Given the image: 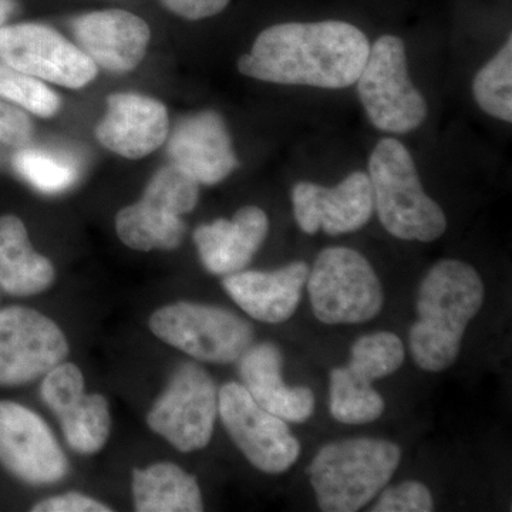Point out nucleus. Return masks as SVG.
<instances>
[{"label":"nucleus","instance_id":"obj_16","mask_svg":"<svg viewBox=\"0 0 512 512\" xmlns=\"http://www.w3.org/2000/svg\"><path fill=\"white\" fill-rule=\"evenodd\" d=\"M77 46L110 73L133 72L146 57L151 40L148 23L123 9L96 10L73 20Z\"/></svg>","mask_w":512,"mask_h":512},{"label":"nucleus","instance_id":"obj_11","mask_svg":"<svg viewBox=\"0 0 512 512\" xmlns=\"http://www.w3.org/2000/svg\"><path fill=\"white\" fill-rule=\"evenodd\" d=\"M67 356L69 342L52 319L26 306L0 311V386L35 382Z\"/></svg>","mask_w":512,"mask_h":512},{"label":"nucleus","instance_id":"obj_21","mask_svg":"<svg viewBox=\"0 0 512 512\" xmlns=\"http://www.w3.org/2000/svg\"><path fill=\"white\" fill-rule=\"evenodd\" d=\"M55 279V266L35 251L23 221L0 215V288L9 295L32 296L45 292Z\"/></svg>","mask_w":512,"mask_h":512},{"label":"nucleus","instance_id":"obj_17","mask_svg":"<svg viewBox=\"0 0 512 512\" xmlns=\"http://www.w3.org/2000/svg\"><path fill=\"white\" fill-rule=\"evenodd\" d=\"M97 141L117 156L140 160L163 146L170 136L167 107L153 97L114 93L107 113L96 126Z\"/></svg>","mask_w":512,"mask_h":512},{"label":"nucleus","instance_id":"obj_12","mask_svg":"<svg viewBox=\"0 0 512 512\" xmlns=\"http://www.w3.org/2000/svg\"><path fill=\"white\" fill-rule=\"evenodd\" d=\"M0 464L30 485L59 483L69 473L66 454L46 421L9 400H0Z\"/></svg>","mask_w":512,"mask_h":512},{"label":"nucleus","instance_id":"obj_20","mask_svg":"<svg viewBox=\"0 0 512 512\" xmlns=\"http://www.w3.org/2000/svg\"><path fill=\"white\" fill-rule=\"evenodd\" d=\"M242 386L259 406L291 423H305L315 412V394L309 387L286 386L284 356L271 342L249 346L238 359Z\"/></svg>","mask_w":512,"mask_h":512},{"label":"nucleus","instance_id":"obj_24","mask_svg":"<svg viewBox=\"0 0 512 512\" xmlns=\"http://www.w3.org/2000/svg\"><path fill=\"white\" fill-rule=\"evenodd\" d=\"M329 410L343 424H367L384 412V400L372 382L353 373L348 366L330 372Z\"/></svg>","mask_w":512,"mask_h":512},{"label":"nucleus","instance_id":"obj_18","mask_svg":"<svg viewBox=\"0 0 512 512\" xmlns=\"http://www.w3.org/2000/svg\"><path fill=\"white\" fill-rule=\"evenodd\" d=\"M308 275L309 265L295 261L275 271L235 272L224 276L222 286L251 318L278 325L298 309Z\"/></svg>","mask_w":512,"mask_h":512},{"label":"nucleus","instance_id":"obj_13","mask_svg":"<svg viewBox=\"0 0 512 512\" xmlns=\"http://www.w3.org/2000/svg\"><path fill=\"white\" fill-rule=\"evenodd\" d=\"M291 200L296 224L308 235L319 231L330 237L352 234L365 227L375 212L372 184L365 171H353L333 187L298 181Z\"/></svg>","mask_w":512,"mask_h":512},{"label":"nucleus","instance_id":"obj_34","mask_svg":"<svg viewBox=\"0 0 512 512\" xmlns=\"http://www.w3.org/2000/svg\"><path fill=\"white\" fill-rule=\"evenodd\" d=\"M13 10H15V3H13V0H0V13H3V15L10 16V13H13Z\"/></svg>","mask_w":512,"mask_h":512},{"label":"nucleus","instance_id":"obj_32","mask_svg":"<svg viewBox=\"0 0 512 512\" xmlns=\"http://www.w3.org/2000/svg\"><path fill=\"white\" fill-rule=\"evenodd\" d=\"M160 3L178 18L198 22L220 15L231 0H160Z\"/></svg>","mask_w":512,"mask_h":512},{"label":"nucleus","instance_id":"obj_29","mask_svg":"<svg viewBox=\"0 0 512 512\" xmlns=\"http://www.w3.org/2000/svg\"><path fill=\"white\" fill-rule=\"evenodd\" d=\"M16 170L36 190L57 194L72 187L76 168L67 161L42 150H22L13 158Z\"/></svg>","mask_w":512,"mask_h":512},{"label":"nucleus","instance_id":"obj_27","mask_svg":"<svg viewBox=\"0 0 512 512\" xmlns=\"http://www.w3.org/2000/svg\"><path fill=\"white\" fill-rule=\"evenodd\" d=\"M200 185L177 165L168 164L151 178L141 201L158 210L184 217L197 207L200 200Z\"/></svg>","mask_w":512,"mask_h":512},{"label":"nucleus","instance_id":"obj_2","mask_svg":"<svg viewBox=\"0 0 512 512\" xmlns=\"http://www.w3.org/2000/svg\"><path fill=\"white\" fill-rule=\"evenodd\" d=\"M484 284L476 268L460 259L431 266L417 293L419 319L410 329L414 362L439 373L456 362L468 323L484 303Z\"/></svg>","mask_w":512,"mask_h":512},{"label":"nucleus","instance_id":"obj_6","mask_svg":"<svg viewBox=\"0 0 512 512\" xmlns=\"http://www.w3.org/2000/svg\"><path fill=\"white\" fill-rule=\"evenodd\" d=\"M313 315L326 325H356L383 309L382 284L366 256L348 247H329L316 256L306 281Z\"/></svg>","mask_w":512,"mask_h":512},{"label":"nucleus","instance_id":"obj_7","mask_svg":"<svg viewBox=\"0 0 512 512\" xmlns=\"http://www.w3.org/2000/svg\"><path fill=\"white\" fill-rule=\"evenodd\" d=\"M150 329L167 345L215 365L238 362L254 345V329L247 320L228 309L204 303L163 306L151 316Z\"/></svg>","mask_w":512,"mask_h":512},{"label":"nucleus","instance_id":"obj_33","mask_svg":"<svg viewBox=\"0 0 512 512\" xmlns=\"http://www.w3.org/2000/svg\"><path fill=\"white\" fill-rule=\"evenodd\" d=\"M33 512H110L111 508L94 498L79 493H67L46 498L33 505Z\"/></svg>","mask_w":512,"mask_h":512},{"label":"nucleus","instance_id":"obj_10","mask_svg":"<svg viewBox=\"0 0 512 512\" xmlns=\"http://www.w3.org/2000/svg\"><path fill=\"white\" fill-rule=\"evenodd\" d=\"M218 414L235 446L258 470L281 474L298 461L301 444L288 424L259 406L242 384L221 387Z\"/></svg>","mask_w":512,"mask_h":512},{"label":"nucleus","instance_id":"obj_5","mask_svg":"<svg viewBox=\"0 0 512 512\" xmlns=\"http://www.w3.org/2000/svg\"><path fill=\"white\" fill-rule=\"evenodd\" d=\"M355 86L367 120L384 134L406 136L419 130L429 116L426 97L410 76L402 37H377Z\"/></svg>","mask_w":512,"mask_h":512},{"label":"nucleus","instance_id":"obj_35","mask_svg":"<svg viewBox=\"0 0 512 512\" xmlns=\"http://www.w3.org/2000/svg\"><path fill=\"white\" fill-rule=\"evenodd\" d=\"M6 19H8V16L3 15V13H0V26H3V23L6 22Z\"/></svg>","mask_w":512,"mask_h":512},{"label":"nucleus","instance_id":"obj_1","mask_svg":"<svg viewBox=\"0 0 512 512\" xmlns=\"http://www.w3.org/2000/svg\"><path fill=\"white\" fill-rule=\"evenodd\" d=\"M369 49L366 33L346 20L276 23L239 57L238 70L278 86L345 90L355 86Z\"/></svg>","mask_w":512,"mask_h":512},{"label":"nucleus","instance_id":"obj_9","mask_svg":"<svg viewBox=\"0 0 512 512\" xmlns=\"http://www.w3.org/2000/svg\"><path fill=\"white\" fill-rule=\"evenodd\" d=\"M0 62L66 89L89 86L99 67L79 46L42 23L0 26Z\"/></svg>","mask_w":512,"mask_h":512},{"label":"nucleus","instance_id":"obj_3","mask_svg":"<svg viewBox=\"0 0 512 512\" xmlns=\"http://www.w3.org/2000/svg\"><path fill=\"white\" fill-rule=\"evenodd\" d=\"M367 175L383 228L402 241L433 242L443 237L447 217L424 190L409 148L394 136L377 141Z\"/></svg>","mask_w":512,"mask_h":512},{"label":"nucleus","instance_id":"obj_23","mask_svg":"<svg viewBox=\"0 0 512 512\" xmlns=\"http://www.w3.org/2000/svg\"><path fill=\"white\" fill-rule=\"evenodd\" d=\"M116 232L120 241L134 251H173L183 244L187 225L183 217L158 210L140 200L119 211Z\"/></svg>","mask_w":512,"mask_h":512},{"label":"nucleus","instance_id":"obj_14","mask_svg":"<svg viewBox=\"0 0 512 512\" xmlns=\"http://www.w3.org/2000/svg\"><path fill=\"white\" fill-rule=\"evenodd\" d=\"M43 402L56 414L64 439L80 454L99 453L111 430L109 402L101 394H87L82 370L63 362L43 376Z\"/></svg>","mask_w":512,"mask_h":512},{"label":"nucleus","instance_id":"obj_25","mask_svg":"<svg viewBox=\"0 0 512 512\" xmlns=\"http://www.w3.org/2000/svg\"><path fill=\"white\" fill-rule=\"evenodd\" d=\"M473 99L487 116L511 124L512 121V37L474 74Z\"/></svg>","mask_w":512,"mask_h":512},{"label":"nucleus","instance_id":"obj_15","mask_svg":"<svg viewBox=\"0 0 512 512\" xmlns=\"http://www.w3.org/2000/svg\"><path fill=\"white\" fill-rule=\"evenodd\" d=\"M168 157L202 185L220 184L239 167L227 124L214 110L190 114L177 124Z\"/></svg>","mask_w":512,"mask_h":512},{"label":"nucleus","instance_id":"obj_8","mask_svg":"<svg viewBox=\"0 0 512 512\" xmlns=\"http://www.w3.org/2000/svg\"><path fill=\"white\" fill-rule=\"evenodd\" d=\"M218 416V390L204 367L185 362L148 412V427L183 453L210 444Z\"/></svg>","mask_w":512,"mask_h":512},{"label":"nucleus","instance_id":"obj_28","mask_svg":"<svg viewBox=\"0 0 512 512\" xmlns=\"http://www.w3.org/2000/svg\"><path fill=\"white\" fill-rule=\"evenodd\" d=\"M0 99L42 119L55 117L62 109V100L43 80L3 62H0Z\"/></svg>","mask_w":512,"mask_h":512},{"label":"nucleus","instance_id":"obj_22","mask_svg":"<svg viewBox=\"0 0 512 512\" xmlns=\"http://www.w3.org/2000/svg\"><path fill=\"white\" fill-rule=\"evenodd\" d=\"M134 505L140 512H200L204 510L200 485L173 463H157L134 470Z\"/></svg>","mask_w":512,"mask_h":512},{"label":"nucleus","instance_id":"obj_26","mask_svg":"<svg viewBox=\"0 0 512 512\" xmlns=\"http://www.w3.org/2000/svg\"><path fill=\"white\" fill-rule=\"evenodd\" d=\"M404 356L406 353L399 336L390 332L370 333L353 343L348 367L373 383L396 373L403 365Z\"/></svg>","mask_w":512,"mask_h":512},{"label":"nucleus","instance_id":"obj_31","mask_svg":"<svg viewBox=\"0 0 512 512\" xmlns=\"http://www.w3.org/2000/svg\"><path fill=\"white\" fill-rule=\"evenodd\" d=\"M33 124L25 111L0 100V143L22 147L32 138Z\"/></svg>","mask_w":512,"mask_h":512},{"label":"nucleus","instance_id":"obj_30","mask_svg":"<svg viewBox=\"0 0 512 512\" xmlns=\"http://www.w3.org/2000/svg\"><path fill=\"white\" fill-rule=\"evenodd\" d=\"M434 510L433 495L420 481H406L383 491L373 505V512H430Z\"/></svg>","mask_w":512,"mask_h":512},{"label":"nucleus","instance_id":"obj_4","mask_svg":"<svg viewBox=\"0 0 512 512\" xmlns=\"http://www.w3.org/2000/svg\"><path fill=\"white\" fill-rule=\"evenodd\" d=\"M402 460L392 441L348 439L320 448L308 468L320 510H362L389 484Z\"/></svg>","mask_w":512,"mask_h":512},{"label":"nucleus","instance_id":"obj_19","mask_svg":"<svg viewBox=\"0 0 512 512\" xmlns=\"http://www.w3.org/2000/svg\"><path fill=\"white\" fill-rule=\"evenodd\" d=\"M269 232V218L255 205L239 208L232 220L202 224L194 242L204 268L212 275L227 276L244 271Z\"/></svg>","mask_w":512,"mask_h":512}]
</instances>
